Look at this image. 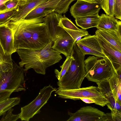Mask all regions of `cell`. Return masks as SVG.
I'll return each mask as SVG.
<instances>
[{
	"mask_svg": "<svg viewBox=\"0 0 121 121\" xmlns=\"http://www.w3.org/2000/svg\"><path fill=\"white\" fill-rule=\"evenodd\" d=\"M116 71V74L118 78L121 81V68L117 70Z\"/></svg>",
	"mask_w": 121,
	"mask_h": 121,
	"instance_id": "cell-38",
	"label": "cell"
},
{
	"mask_svg": "<svg viewBox=\"0 0 121 121\" xmlns=\"http://www.w3.org/2000/svg\"><path fill=\"white\" fill-rule=\"evenodd\" d=\"M58 26L63 28L72 30H82L76 26L70 20L65 16V15L60 18Z\"/></svg>",
	"mask_w": 121,
	"mask_h": 121,
	"instance_id": "cell-26",
	"label": "cell"
},
{
	"mask_svg": "<svg viewBox=\"0 0 121 121\" xmlns=\"http://www.w3.org/2000/svg\"><path fill=\"white\" fill-rule=\"evenodd\" d=\"M71 56L73 57V60L68 72L57 82L58 88L66 89L80 88L85 77V55L81 51L76 42Z\"/></svg>",
	"mask_w": 121,
	"mask_h": 121,
	"instance_id": "cell-2",
	"label": "cell"
},
{
	"mask_svg": "<svg viewBox=\"0 0 121 121\" xmlns=\"http://www.w3.org/2000/svg\"><path fill=\"white\" fill-rule=\"evenodd\" d=\"M76 43L81 51L85 55L91 54L107 58L103 51L95 34L85 36L83 38L76 41Z\"/></svg>",
	"mask_w": 121,
	"mask_h": 121,
	"instance_id": "cell-10",
	"label": "cell"
},
{
	"mask_svg": "<svg viewBox=\"0 0 121 121\" xmlns=\"http://www.w3.org/2000/svg\"><path fill=\"white\" fill-rule=\"evenodd\" d=\"M80 99L86 103H95V102L93 100L88 98H81Z\"/></svg>",
	"mask_w": 121,
	"mask_h": 121,
	"instance_id": "cell-36",
	"label": "cell"
},
{
	"mask_svg": "<svg viewBox=\"0 0 121 121\" xmlns=\"http://www.w3.org/2000/svg\"><path fill=\"white\" fill-rule=\"evenodd\" d=\"M0 43L6 55H11L15 52L13 32L6 23L0 25Z\"/></svg>",
	"mask_w": 121,
	"mask_h": 121,
	"instance_id": "cell-16",
	"label": "cell"
},
{
	"mask_svg": "<svg viewBox=\"0 0 121 121\" xmlns=\"http://www.w3.org/2000/svg\"><path fill=\"white\" fill-rule=\"evenodd\" d=\"M63 29L71 36L75 42L80 40L82 37L89 35L88 32L85 30H76Z\"/></svg>",
	"mask_w": 121,
	"mask_h": 121,
	"instance_id": "cell-27",
	"label": "cell"
},
{
	"mask_svg": "<svg viewBox=\"0 0 121 121\" xmlns=\"http://www.w3.org/2000/svg\"><path fill=\"white\" fill-rule=\"evenodd\" d=\"M44 22L37 23L33 29L31 40V50L41 49L51 41L46 25Z\"/></svg>",
	"mask_w": 121,
	"mask_h": 121,
	"instance_id": "cell-11",
	"label": "cell"
},
{
	"mask_svg": "<svg viewBox=\"0 0 121 121\" xmlns=\"http://www.w3.org/2000/svg\"><path fill=\"white\" fill-rule=\"evenodd\" d=\"M13 92L11 91L3 90L0 88V102L9 98Z\"/></svg>",
	"mask_w": 121,
	"mask_h": 121,
	"instance_id": "cell-34",
	"label": "cell"
},
{
	"mask_svg": "<svg viewBox=\"0 0 121 121\" xmlns=\"http://www.w3.org/2000/svg\"><path fill=\"white\" fill-rule=\"evenodd\" d=\"M110 113H105V121H121V111L112 110Z\"/></svg>",
	"mask_w": 121,
	"mask_h": 121,
	"instance_id": "cell-30",
	"label": "cell"
},
{
	"mask_svg": "<svg viewBox=\"0 0 121 121\" xmlns=\"http://www.w3.org/2000/svg\"><path fill=\"white\" fill-rule=\"evenodd\" d=\"M121 27V20L116 19L114 16L103 13L100 16L99 20L96 28L100 30L117 31Z\"/></svg>",
	"mask_w": 121,
	"mask_h": 121,
	"instance_id": "cell-20",
	"label": "cell"
},
{
	"mask_svg": "<svg viewBox=\"0 0 121 121\" xmlns=\"http://www.w3.org/2000/svg\"><path fill=\"white\" fill-rule=\"evenodd\" d=\"M52 43L51 41L40 50L17 49V52L21 60L19 66H24V69L26 72L32 68L36 73L45 75L47 68L59 62L62 58L60 53L52 48Z\"/></svg>",
	"mask_w": 121,
	"mask_h": 121,
	"instance_id": "cell-1",
	"label": "cell"
},
{
	"mask_svg": "<svg viewBox=\"0 0 121 121\" xmlns=\"http://www.w3.org/2000/svg\"><path fill=\"white\" fill-rule=\"evenodd\" d=\"M13 109L11 108L3 115L0 121H16L19 118V114H14L12 113Z\"/></svg>",
	"mask_w": 121,
	"mask_h": 121,
	"instance_id": "cell-29",
	"label": "cell"
},
{
	"mask_svg": "<svg viewBox=\"0 0 121 121\" xmlns=\"http://www.w3.org/2000/svg\"><path fill=\"white\" fill-rule=\"evenodd\" d=\"M114 16L117 19L121 20V0H114Z\"/></svg>",
	"mask_w": 121,
	"mask_h": 121,
	"instance_id": "cell-31",
	"label": "cell"
},
{
	"mask_svg": "<svg viewBox=\"0 0 121 121\" xmlns=\"http://www.w3.org/2000/svg\"><path fill=\"white\" fill-rule=\"evenodd\" d=\"M42 21H44L43 17H40L17 22L9 19L5 22L13 32L15 52L19 49H31L33 29L37 23Z\"/></svg>",
	"mask_w": 121,
	"mask_h": 121,
	"instance_id": "cell-3",
	"label": "cell"
},
{
	"mask_svg": "<svg viewBox=\"0 0 121 121\" xmlns=\"http://www.w3.org/2000/svg\"><path fill=\"white\" fill-rule=\"evenodd\" d=\"M17 7V10L10 19L18 21L25 19L26 16L35 8L47 1L48 0H29L23 1L20 0Z\"/></svg>",
	"mask_w": 121,
	"mask_h": 121,
	"instance_id": "cell-15",
	"label": "cell"
},
{
	"mask_svg": "<svg viewBox=\"0 0 121 121\" xmlns=\"http://www.w3.org/2000/svg\"><path fill=\"white\" fill-rule=\"evenodd\" d=\"M88 2L93 3H98L100 4L101 0H81Z\"/></svg>",
	"mask_w": 121,
	"mask_h": 121,
	"instance_id": "cell-37",
	"label": "cell"
},
{
	"mask_svg": "<svg viewBox=\"0 0 121 121\" xmlns=\"http://www.w3.org/2000/svg\"><path fill=\"white\" fill-rule=\"evenodd\" d=\"M108 81L115 101L121 103V81L115 73L108 79Z\"/></svg>",
	"mask_w": 121,
	"mask_h": 121,
	"instance_id": "cell-22",
	"label": "cell"
},
{
	"mask_svg": "<svg viewBox=\"0 0 121 121\" xmlns=\"http://www.w3.org/2000/svg\"><path fill=\"white\" fill-rule=\"evenodd\" d=\"M101 9L100 4L88 2L77 0L71 7L70 12L75 19L78 17L88 16L99 15Z\"/></svg>",
	"mask_w": 121,
	"mask_h": 121,
	"instance_id": "cell-12",
	"label": "cell"
},
{
	"mask_svg": "<svg viewBox=\"0 0 121 121\" xmlns=\"http://www.w3.org/2000/svg\"><path fill=\"white\" fill-rule=\"evenodd\" d=\"M95 34L121 51V27L117 31L97 29L95 31Z\"/></svg>",
	"mask_w": 121,
	"mask_h": 121,
	"instance_id": "cell-19",
	"label": "cell"
},
{
	"mask_svg": "<svg viewBox=\"0 0 121 121\" xmlns=\"http://www.w3.org/2000/svg\"><path fill=\"white\" fill-rule=\"evenodd\" d=\"M55 93L58 97L74 100L80 99L81 98H88L95 102V104L104 107L108 103L107 99L101 94L97 87L91 86L74 89L58 88Z\"/></svg>",
	"mask_w": 121,
	"mask_h": 121,
	"instance_id": "cell-6",
	"label": "cell"
},
{
	"mask_svg": "<svg viewBox=\"0 0 121 121\" xmlns=\"http://www.w3.org/2000/svg\"><path fill=\"white\" fill-rule=\"evenodd\" d=\"M62 14L56 12L51 13L43 17L51 40L53 42L64 29L58 26Z\"/></svg>",
	"mask_w": 121,
	"mask_h": 121,
	"instance_id": "cell-17",
	"label": "cell"
},
{
	"mask_svg": "<svg viewBox=\"0 0 121 121\" xmlns=\"http://www.w3.org/2000/svg\"><path fill=\"white\" fill-rule=\"evenodd\" d=\"M20 0H9L5 3L6 9L11 10L17 8L20 3Z\"/></svg>",
	"mask_w": 121,
	"mask_h": 121,
	"instance_id": "cell-33",
	"label": "cell"
},
{
	"mask_svg": "<svg viewBox=\"0 0 121 121\" xmlns=\"http://www.w3.org/2000/svg\"><path fill=\"white\" fill-rule=\"evenodd\" d=\"M73 59V57L71 56L66 57L63 64L60 66L61 68L60 71H59L57 69H55L54 72L56 77L58 81L60 80L68 72Z\"/></svg>",
	"mask_w": 121,
	"mask_h": 121,
	"instance_id": "cell-24",
	"label": "cell"
},
{
	"mask_svg": "<svg viewBox=\"0 0 121 121\" xmlns=\"http://www.w3.org/2000/svg\"><path fill=\"white\" fill-rule=\"evenodd\" d=\"M22 1H26L28 0H21Z\"/></svg>",
	"mask_w": 121,
	"mask_h": 121,
	"instance_id": "cell-39",
	"label": "cell"
},
{
	"mask_svg": "<svg viewBox=\"0 0 121 121\" xmlns=\"http://www.w3.org/2000/svg\"><path fill=\"white\" fill-rule=\"evenodd\" d=\"M9 0H0V13L10 10L7 9L5 5V3Z\"/></svg>",
	"mask_w": 121,
	"mask_h": 121,
	"instance_id": "cell-35",
	"label": "cell"
},
{
	"mask_svg": "<svg viewBox=\"0 0 121 121\" xmlns=\"http://www.w3.org/2000/svg\"><path fill=\"white\" fill-rule=\"evenodd\" d=\"M57 89L50 85L40 90L39 94L32 101L21 107L19 118L21 121H29L36 114L39 113L41 108L47 103L52 93Z\"/></svg>",
	"mask_w": 121,
	"mask_h": 121,
	"instance_id": "cell-7",
	"label": "cell"
},
{
	"mask_svg": "<svg viewBox=\"0 0 121 121\" xmlns=\"http://www.w3.org/2000/svg\"><path fill=\"white\" fill-rule=\"evenodd\" d=\"M52 48L66 57L71 56L75 42L71 36L64 29L55 39Z\"/></svg>",
	"mask_w": 121,
	"mask_h": 121,
	"instance_id": "cell-13",
	"label": "cell"
},
{
	"mask_svg": "<svg viewBox=\"0 0 121 121\" xmlns=\"http://www.w3.org/2000/svg\"><path fill=\"white\" fill-rule=\"evenodd\" d=\"M17 10V7L0 13V25L4 24L9 20Z\"/></svg>",
	"mask_w": 121,
	"mask_h": 121,
	"instance_id": "cell-28",
	"label": "cell"
},
{
	"mask_svg": "<svg viewBox=\"0 0 121 121\" xmlns=\"http://www.w3.org/2000/svg\"><path fill=\"white\" fill-rule=\"evenodd\" d=\"M26 72L23 67L14 62L0 63V88L13 92L26 91Z\"/></svg>",
	"mask_w": 121,
	"mask_h": 121,
	"instance_id": "cell-4",
	"label": "cell"
},
{
	"mask_svg": "<svg viewBox=\"0 0 121 121\" xmlns=\"http://www.w3.org/2000/svg\"><path fill=\"white\" fill-rule=\"evenodd\" d=\"M100 19L99 15L88 16L78 17L75 19V23L78 26L82 29L96 27Z\"/></svg>",
	"mask_w": 121,
	"mask_h": 121,
	"instance_id": "cell-21",
	"label": "cell"
},
{
	"mask_svg": "<svg viewBox=\"0 0 121 121\" xmlns=\"http://www.w3.org/2000/svg\"><path fill=\"white\" fill-rule=\"evenodd\" d=\"M96 83L99 91L108 101V103L106 105L108 108L111 110L121 111V103L115 101L110 86L108 79Z\"/></svg>",
	"mask_w": 121,
	"mask_h": 121,
	"instance_id": "cell-18",
	"label": "cell"
},
{
	"mask_svg": "<svg viewBox=\"0 0 121 121\" xmlns=\"http://www.w3.org/2000/svg\"><path fill=\"white\" fill-rule=\"evenodd\" d=\"M20 101V98L15 97L9 98L0 102V116L10 108L18 104Z\"/></svg>",
	"mask_w": 121,
	"mask_h": 121,
	"instance_id": "cell-23",
	"label": "cell"
},
{
	"mask_svg": "<svg viewBox=\"0 0 121 121\" xmlns=\"http://www.w3.org/2000/svg\"><path fill=\"white\" fill-rule=\"evenodd\" d=\"M75 0H48L35 8L25 19L44 17L49 13L54 12L61 14H65L68 11L71 3Z\"/></svg>",
	"mask_w": 121,
	"mask_h": 121,
	"instance_id": "cell-8",
	"label": "cell"
},
{
	"mask_svg": "<svg viewBox=\"0 0 121 121\" xmlns=\"http://www.w3.org/2000/svg\"><path fill=\"white\" fill-rule=\"evenodd\" d=\"M86 76L89 81L99 82L111 77L116 72L107 58L90 56L84 60Z\"/></svg>",
	"mask_w": 121,
	"mask_h": 121,
	"instance_id": "cell-5",
	"label": "cell"
},
{
	"mask_svg": "<svg viewBox=\"0 0 121 121\" xmlns=\"http://www.w3.org/2000/svg\"><path fill=\"white\" fill-rule=\"evenodd\" d=\"M96 36L104 53L115 70L121 68V51L100 37Z\"/></svg>",
	"mask_w": 121,
	"mask_h": 121,
	"instance_id": "cell-14",
	"label": "cell"
},
{
	"mask_svg": "<svg viewBox=\"0 0 121 121\" xmlns=\"http://www.w3.org/2000/svg\"><path fill=\"white\" fill-rule=\"evenodd\" d=\"M67 121H105V113L91 106L81 108L74 113L68 111Z\"/></svg>",
	"mask_w": 121,
	"mask_h": 121,
	"instance_id": "cell-9",
	"label": "cell"
},
{
	"mask_svg": "<svg viewBox=\"0 0 121 121\" xmlns=\"http://www.w3.org/2000/svg\"><path fill=\"white\" fill-rule=\"evenodd\" d=\"M114 0H101L100 5L106 14L114 16Z\"/></svg>",
	"mask_w": 121,
	"mask_h": 121,
	"instance_id": "cell-25",
	"label": "cell"
},
{
	"mask_svg": "<svg viewBox=\"0 0 121 121\" xmlns=\"http://www.w3.org/2000/svg\"><path fill=\"white\" fill-rule=\"evenodd\" d=\"M11 56L5 54L0 43V63H6L13 64V62L12 61Z\"/></svg>",
	"mask_w": 121,
	"mask_h": 121,
	"instance_id": "cell-32",
	"label": "cell"
}]
</instances>
